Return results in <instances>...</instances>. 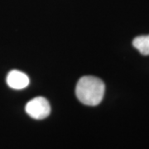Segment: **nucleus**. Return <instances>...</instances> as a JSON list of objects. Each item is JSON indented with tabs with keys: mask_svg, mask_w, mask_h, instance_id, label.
I'll return each mask as SVG.
<instances>
[{
	"mask_svg": "<svg viewBox=\"0 0 149 149\" xmlns=\"http://www.w3.org/2000/svg\"><path fill=\"white\" fill-rule=\"evenodd\" d=\"M105 85L95 76H83L75 88V95L80 103L89 106H96L101 103L104 95Z\"/></svg>",
	"mask_w": 149,
	"mask_h": 149,
	"instance_id": "f257e3e1",
	"label": "nucleus"
},
{
	"mask_svg": "<svg viewBox=\"0 0 149 149\" xmlns=\"http://www.w3.org/2000/svg\"><path fill=\"white\" fill-rule=\"evenodd\" d=\"M25 110L31 118L41 120L49 116L51 113V106L47 99L43 97H36L27 102Z\"/></svg>",
	"mask_w": 149,
	"mask_h": 149,
	"instance_id": "f03ea898",
	"label": "nucleus"
},
{
	"mask_svg": "<svg viewBox=\"0 0 149 149\" xmlns=\"http://www.w3.org/2000/svg\"><path fill=\"white\" fill-rule=\"evenodd\" d=\"M6 80L8 85L14 90H22L28 86L30 83L27 74L17 70H11L8 74Z\"/></svg>",
	"mask_w": 149,
	"mask_h": 149,
	"instance_id": "7ed1b4c3",
	"label": "nucleus"
},
{
	"mask_svg": "<svg viewBox=\"0 0 149 149\" xmlns=\"http://www.w3.org/2000/svg\"><path fill=\"white\" fill-rule=\"evenodd\" d=\"M134 47L143 56H149V35L139 36L133 41Z\"/></svg>",
	"mask_w": 149,
	"mask_h": 149,
	"instance_id": "20e7f679",
	"label": "nucleus"
}]
</instances>
